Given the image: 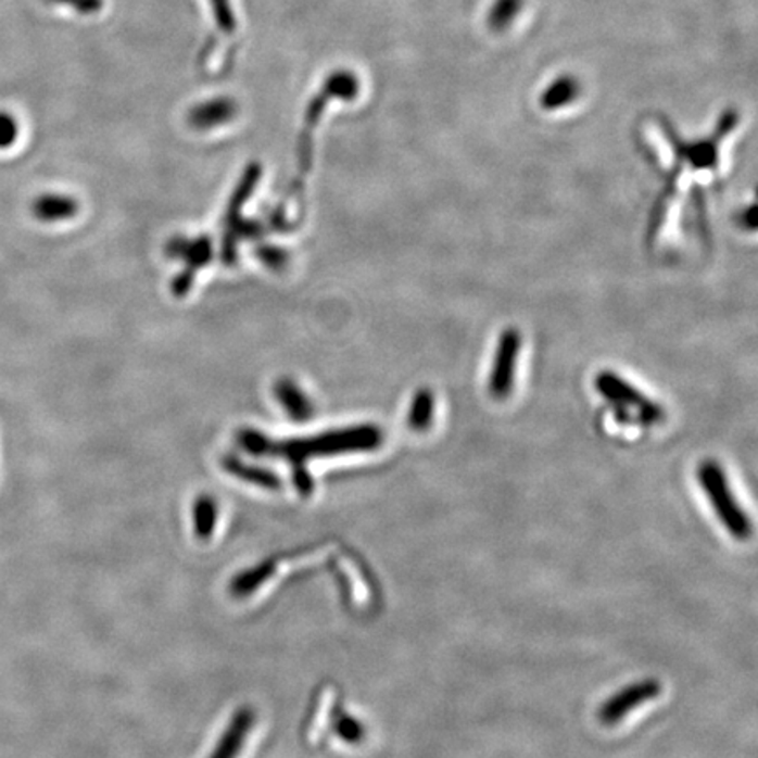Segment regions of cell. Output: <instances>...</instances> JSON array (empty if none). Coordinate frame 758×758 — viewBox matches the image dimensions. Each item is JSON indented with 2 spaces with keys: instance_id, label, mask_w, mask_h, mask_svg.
I'll list each match as a JSON object with an SVG mask.
<instances>
[{
  "instance_id": "cell-1",
  "label": "cell",
  "mask_w": 758,
  "mask_h": 758,
  "mask_svg": "<svg viewBox=\"0 0 758 758\" xmlns=\"http://www.w3.org/2000/svg\"><path fill=\"white\" fill-rule=\"evenodd\" d=\"M241 449L255 457H281L292 466L293 483L304 497H309L315 489L313 478L306 469V462L315 457H330L343 453L375 452L383 443V432L376 426L346 427L330 430L316 438L288 439L275 441L258 430L242 429L238 432Z\"/></svg>"
},
{
  "instance_id": "cell-2",
  "label": "cell",
  "mask_w": 758,
  "mask_h": 758,
  "mask_svg": "<svg viewBox=\"0 0 758 758\" xmlns=\"http://www.w3.org/2000/svg\"><path fill=\"white\" fill-rule=\"evenodd\" d=\"M358 92H361V81L355 74L341 70L330 74L329 78L325 79L324 85H321L320 92L311 99L306 108V116H304V127L299 136L298 162L301 174H307L311 170L313 138H315L316 127L320 124L327 105L336 99L348 102L355 101Z\"/></svg>"
},
{
  "instance_id": "cell-3",
  "label": "cell",
  "mask_w": 758,
  "mask_h": 758,
  "mask_svg": "<svg viewBox=\"0 0 758 758\" xmlns=\"http://www.w3.org/2000/svg\"><path fill=\"white\" fill-rule=\"evenodd\" d=\"M697 480L729 534L734 535L735 540H748L751 535V521L732 494L722 466L715 460L700 462Z\"/></svg>"
},
{
  "instance_id": "cell-4",
  "label": "cell",
  "mask_w": 758,
  "mask_h": 758,
  "mask_svg": "<svg viewBox=\"0 0 758 758\" xmlns=\"http://www.w3.org/2000/svg\"><path fill=\"white\" fill-rule=\"evenodd\" d=\"M595 389L617 407L623 418H629L634 412L635 420L643 421L644 426H654L664 418L662 407L612 370H601L595 376Z\"/></svg>"
},
{
  "instance_id": "cell-5",
  "label": "cell",
  "mask_w": 758,
  "mask_h": 758,
  "mask_svg": "<svg viewBox=\"0 0 758 758\" xmlns=\"http://www.w3.org/2000/svg\"><path fill=\"white\" fill-rule=\"evenodd\" d=\"M737 119H740V116H737L735 111H725L720 122H718L715 132L709 138L700 139L697 142H685L683 139L678 138V134L672 130L669 124L664 125V130H666L667 139L671 142L672 148L677 151L678 161L688 162L690 165H694L697 169H711V167L718 164L720 141L725 138L727 134L734 130Z\"/></svg>"
},
{
  "instance_id": "cell-6",
  "label": "cell",
  "mask_w": 758,
  "mask_h": 758,
  "mask_svg": "<svg viewBox=\"0 0 758 758\" xmlns=\"http://www.w3.org/2000/svg\"><path fill=\"white\" fill-rule=\"evenodd\" d=\"M165 255L170 258H181L187 264V269L181 270L173 283V292L176 298H185L192 288L197 270H201L213 256V242L206 236L201 238H185L176 236L165 244Z\"/></svg>"
},
{
  "instance_id": "cell-7",
  "label": "cell",
  "mask_w": 758,
  "mask_h": 758,
  "mask_svg": "<svg viewBox=\"0 0 758 758\" xmlns=\"http://www.w3.org/2000/svg\"><path fill=\"white\" fill-rule=\"evenodd\" d=\"M521 350V333L517 329H506L498 338L494 366L490 370L489 392L497 401L509 397L515 387V372Z\"/></svg>"
},
{
  "instance_id": "cell-8",
  "label": "cell",
  "mask_w": 758,
  "mask_h": 758,
  "mask_svg": "<svg viewBox=\"0 0 758 758\" xmlns=\"http://www.w3.org/2000/svg\"><path fill=\"white\" fill-rule=\"evenodd\" d=\"M660 692H662V685L652 678L627 685L626 688L609 697L598 708V722L604 723V725H615V723L621 722L629 712L649 703V700H654L660 695Z\"/></svg>"
},
{
  "instance_id": "cell-9",
  "label": "cell",
  "mask_w": 758,
  "mask_h": 758,
  "mask_svg": "<svg viewBox=\"0 0 758 758\" xmlns=\"http://www.w3.org/2000/svg\"><path fill=\"white\" fill-rule=\"evenodd\" d=\"M238 102L233 101L232 97H216L192 108L188 113V124L204 132L232 122L238 116Z\"/></svg>"
},
{
  "instance_id": "cell-10",
  "label": "cell",
  "mask_w": 758,
  "mask_h": 758,
  "mask_svg": "<svg viewBox=\"0 0 758 758\" xmlns=\"http://www.w3.org/2000/svg\"><path fill=\"white\" fill-rule=\"evenodd\" d=\"M253 723H255V711L250 708L238 709L210 758H238Z\"/></svg>"
},
{
  "instance_id": "cell-11",
  "label": "cell",
  "mask_w": 758,
  "mask_h": 758,
  "mask_svg": "<svg viewBox=\"0 0 758 758\" xmlns=\"http://www.w3.org/2000/svg\"><path fill=\"white\" fill-rule=\"evenodd\" d=\"M275 397L278 399V403L283 406L285 412L293 421L302 424L315 415L313 401L290 378L279 379L278 383L275 384Z\"/></svg>"
},
{
  "instance_id": "cell-12",
  "label": "cell",
  "mask_w": 758,
  "mask_h": 758,
  "mask_svg": "<svg viewBox=\"0 0 758 758\" xmlns=\"http://www.w3.org/2000/svg\"><path fill=\"white\" fill-rule=\"evenodd\" d=\"M78 213V201L64 193H42L33 202L34 218L42 224L64 222V219L74 218Z\"/></svg>"
},
{
  "instance_id": "cell-13",
  "label": "cell",
  "mask_w": 758,
  "mask_h": 758,
  "mask_svg": "<svg viewBox=\"0 0 758 758\" xmlns=\"http://www.w3.org/2000/svg\"><path fill=\"white\" fill-rule=\"evenodd\" d=\"M581 92V85L574 76H560L555 81L549 83V87L544 88L541 93V108L546 111L560 110L571 104L578 99Z\"/></svg>"
},
{
  "instance_id": "cell-14",
  "label": "cell",
  "mask_w": 758,
  "mask_h": 758,
  "mask_svg": "<svg viewBox=\"0 0 758 758\" xmlns=\"http://www.w3.org/2000/svg\"><path fill=\"white\" fill-rule=\"evenodd\" d=\"M222 464H224L225 471L236 476L239 480L256 484V487L276 490L279 489V484H281V481H279L275 472H270L269 469H264V467L247 466L244 462L232 457V455L225 457Z\"/></svg>"
},
{
  "instance_id": "cell-15",
  "label": "cell",
  "mask_w": 758,
  "mask_h": 758,
  "mask_svg": "<svg viewBox=\"0 0 758 758\" xmlns=\"http://www.w3.org/2000/svg\"><path fill=\"white\" fill-rule=\"evenodd\" d=\"M435 412L434 393L429 389H420L415 393L407 415V426L415 432H424L432 426Z\"/></svg>"
},
{
  "instance_id": "cell-16",
  "label": "cell",
  "mask_w": 758,
  "mask_h": 758,
  "mask_svg": "<svg viewBox=\"0 0 758 758\" xmlns=\"http://www.w3.org/2000/svg\"><path fill=\"white\" fill-rule=\"evenodd\" d=\"M275 563L265 560L261 566H256L255 569H250V571L236 576L232 583H230V592L236 597H247V595L255 592L275 572Z\"/></svg>"
},
{
  "instance_id": "cell-17",
  "label": "cell",
  "mask_w": 758,
  "mask_h": 758,
  "mask_svg": "<svg viewBox=\"0 0 758 758\" xmlns=\"http://www.w3.org/2000/svg\"><path fill=\"white\" fill-rule=\"evenodd\" d=\"M216 503L215 498L201 495L193 504V529L199 540L206 541L213 535L216 526Z\"/></svg>"
},
{
  "instance_id": "cell-18",
  "label": "cell",
  "mask_w": 758,
  "mask_h": 758,
  "mask_svg": "<svg viewBox=\"0 0 758 758\" xmlns=\"http://www.w3.org/2000/svg\"><path fill=\"white\" fill-rule=\"evenodd\" d=\"M526 0H495L494 5L489 11V27L495 33H503L509 25L518 18V14L523 10Z\"/></svg>"
},
{
  "instance_id": "cell-19",
  "label": "cell",
  "mask_w": 758,
  "mask_h": 758,
  "mask_svg": "<svg viewBox=\"0 0 758 758\" xmlns=\"http://www.w3.org/2000/svg\"><path fill=\"white\" fill-rule=\"evenodd\" d=\"M216 28L222 36H233L238 33V20L233 16L232 2L230 0H207Z\"/></svg>"
},
{
  "instance_id": "cell-20",
  "label": "cell",
  "mask_w": 758,
  "mask_h": 758,
  "mask_svg": "<svg viewBox=\"0 0 758 758\" xmlns=\"http://www.w3.org/2000/svg\"><path fill=\"white\" fill-rule=\"evenodd\" d=\"M333 729H336V734H338L341 740L346 741V743H361V741L364 740V727L361 725L358 720L346 715L341 708L336 709Z\"/></svg>"
},
{
  "instance_id": "cell-21",
  "label": "cell",
  "mask_w": 758,
  "mask_h": 758,
  "mask_svg": "<svg viewBox=\"0 0 758 758\" xmlns=\"http://www.w3.org/2000/svg\"><path fill=\"white\" fill-rule=\"evenodd\" d=\"M255 255L262 264L267 265L273 270H283L290 262V255L283 248L273 247V244H264L255 250Z\"/></svg>"
},
{
  "instance_id": "cell-22",
  "label": "cell",
  "mask_w": 758,
  "mask_h": 758,
  "mask_svg": "<svg viewBox=\"0 0 758 758\" xmlns=\"http://www.w3.org/2000/svg\"><path fill=\"white\" fill-rule=\"evenodd\" d=\"M20 124L18 119L10 115L8 111H0V150H8L18 141Z\"/></svg>"
},
{
  "instance_id": "cell-23",
  "label": "cell",
  "mask_w": 758,
  "mask_h": 758,
  "mask_svg": "<svg viewBox=\"0 0 758 758\" xmlns=\"http://www.w3.org/2000/svg\"><path fill=\"white\" fill-rule=\"evenodd\" d=\"M48 4L65 5L83 16H92L104 10V0H47Z\"/></svg>"
},
{
  "instance_id": "cell-24",
  "label": "cell",
  "mask_w": 758,
  "mask_h": 758,
  "mask_svg": "<svg viewBox=\"0 0 758 758\" xmlns=\"http://www.w3.org/2000/svg\"><path fill=\"white\" fill-rule=\"evenodd\" d=\"M754 215H755V207L749 206L748 210L745 211V215H743V218H746V222H743V224L748 227V229H755V222H754Z\"/></svg>"
}]
</instances>
